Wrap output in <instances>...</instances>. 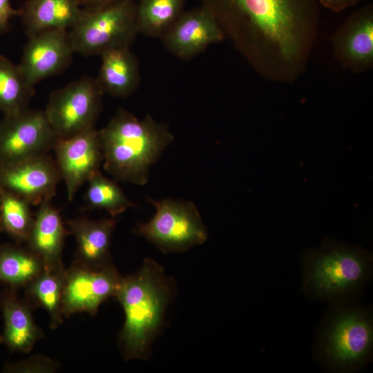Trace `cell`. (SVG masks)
I'll use <instances>...</instances> for the list:
<instances>
[{
    "label": "cell",
    "instance_id": "6da1fadb",
    "mask_svg": "<svg viewBox=\"0 0 373 373\" xmlns=\"http://www.w3.org/2000/svg\"><path fill=\"white\" fill-rule=\"evenodd\" d=\"M220 22L250 30L264 60L292 66L304 58L309 30L318 16L317 0H203Z\"/></svg>",
    "mask_w": 373,
    "mask_h": 373
},
{
    "label": "cell",
    "instance_id": "7a4b0ae2",
    "mask_svg": "<svg viewBox=\"0 0 373 373\" xmlns=\"http://www.w3.org/2000/svg\"><path fill=\"white\" fill-rule=\"evenodd\" d=\"M104 168L119 182L147 183L151 166L173 142L168 125L147 115L139 119L119 108L99 131Z\"/></svg>",
    "mask_w": 373,
    "mask_h": 373
},
{
    "label": "cell",
    "instance_id": "3957f363",
    "mask_svg": "<svg viewBox=\"0 0 373 373\" xmlns=\"http://www.w3.org/2000/svg\"><path fill=\"white\" fill-rule=\"evenodd\" d=\"M172 291L163 268L153 259H145L136 274L120 278L115 297L125 316L119 339L126 359L149 356Z\"/></svg>",
    "mask_w": 373,
    "mask_h": 373
},
{
    "label": "cell",
    "instance_id": "277c9868",
    "mask_svg": "<svg viewBox=\"0 0 373 373\" xmlns=\"http://www.w3.org/2000/svg\"><path fill=\"white\" fill-rule=\"evenodd\" d=\"M136 8L133 0L82 8L77 21L68 32L74 52L88 56L129 47L138 32Z\"/></svg>",
    "mask_w": 373,
    "mask_h": 373
},
{
    "label": "cell",
    "instance_id": "5b68a950",
    "mask_svg": "<svg viewBox=\"0 0 373 373\" xmlns=\"http://www.w3.org/2000/svg\"><path fill=\"white\" fill-rule=\"evenodd\" d=\"M369 255L359 248L332 240L309 254L306 282L315 295L332 297L349 292L365 278Z\"/></svg>",
    "mask_w": 373,
    "mask_h": 373
},
{
    "label": "cell",
    "instance_id": "8992f818",
    "mask_svg": "<svg viewBox=\"0 0 373 373\" xmlns=\"http://www.w3.org/2000/svg\"><path fill=\"white\" fill-rule=\"evenodd\" d=\"M148 199L155 213L149 222L138 223L135 232L162 252H183L207 240V229L193 202Z\"/></svg>",
    "mask_w": 373,
    "mask_h": 373
},
{
    "label": "cell",
    "instance_id": "52a82bcc",
    "mask_svg": "<svg viewBox=\"0 0 373 373\" xmlns=\"http://www.w3.org/2000/svg\"><path fill=\"white\" fill-rule=\"evenodd\" d=\"M103 93L97 79L88 77L52 92L44 111L57 138H68L95 127Z\"/></svg>",
    "mask_w": 373,
    "mask_h": 373
},
{
    "label": "cell",
    "instance_id": "ba28073f",
    "mask_svg": "<svg viewBox=\"0 0 373 373\" xmlns=\"http://www.w3.org/2000/svg\"><path fill=\"white\" fill-rule=\"evenodd\" d=\"M57 137L44 111L26 108L0 122V166L48 154Z\"/></svg>",
    "mask_w": 373,
    "mask_h": 373
},
{
    "label": "cell",
    "instance_id": "9c48e42d",
    "mask_svg": "<svg viewBox=\"0 0 373 373\" xmlns=\"http://www.w3.org/2000/svg\"><path fill=\"white\" fill-rule=\"evenodd\" d=\"M373 328L370 316L359 309L336 314L324 332L323 350L327 361L343 370L363 363L372 348Z\"/></svg>",
    "mask_w": 373,
    "mask_h": 373
},
{
    "label": "cell",
    "instance_id": "30bf717a",
    "mask_svg": "<svg viewBox=\"0 0 373 373\" xmlns=\"http://www.w3.org/2000/svg\"><path fill=\"white\" fill-rule=\"evenodd\" d=\"M120 278L113 264L93 269L74 260L66 269L61 299L64 317L79 312L96 314L102 303L115 297Z\"/></svg>",
    "mask_w": 373,
    "mask_h": 373
},
{
    "label": "cell",
    "instance_id": "8fae6325",
    "mask_svg": "<svg viewBox=\"0 0 373 373\" xmlns=\"http://www.w3.org/2000/svg\"><path fill=\"white\" fill-rule=\"evenodd\" d=\"M61 180L55 160L49 154L0 166V186L31 206L51 201Z\"/></svg>",
    "mask_w": 373,
    "mask_h": 373
},
{
    "label": "cell",
    "instance_id": "7c38bea8",
    "mask_svg": "<svg viewBox=\"0 0 373 373\" xmlns=\"http://www.w3.org/2000/svg\"><path fill=\"white\" fill-rule=\"evenodd\" d=\"M52 151L71 202L103 162L99 131L93 127L68 138L57 139Z\"/></svg>",
    "mask_w": 373,
    "mask_h": 373
},
{
    "label": "cell",
    "instance_id": "4fadbf2b",
    "mask_svg": "<svg viewBox=\"0 0 373 373\" xmlns=\"http://www.w3.org/2000/svg\"><path fill=\"white\" fill-rule=\"evenodd\" d=\"M29 38L18 66L26 82L34 87L64 69L74 51L67 30H48Z\"/></svg>",
    "mask_w": 373,
    "mask_h": 373
},
{
    "label": "cell",
    "instance_id": "5bb4252c",
    "mask_svg": "<svg viewBox=\"0 0 373 373\" xmlns=\"http://www.w3.org/2000/svg\"><path fill=\"white\" fill-rule=\"evenodd\" d=\"M162 37L169 50L187 59L221 41L224 33L214 15L202 6L183 12Z\"/></svg>",
    "mask_w": 373,
    "mask_h": 373
},
{
    "label": "cell",
    "instance_id": "9a60e30c",
    "mask_svg": "<svg viewBox=\"0 0 373 373\" xmlns=\"http://www.w3.org/2000/svg\"><path fill=\"white\" fill-rule=\"evenodd\" d=\"M334 45L337 58L356 70L370 67L373 61V12L371 6L354 12L336 32Z\"/></svg>",
    "mask_w": 373,
    "mask_h": 373
},
{
    "label": "cell",
    "instance_id": "2e32d148",
    "mask_svg": "<svg viewBox=\"0 0 373 373\" xmlns=\"http://www.w3.org/2000/svg\"><path fill=\"white\" fill-rule=\"evenodd\" d=\"M115 226L114 217L90 220L79 216L68 220L66 227L77 244L75 260L93 269L113 264L111 244Z\"/></svg>",
    "mask_w": 373,
    "mask_h": 373
},
{
    "label": "cell",
    "instance_id": "e0dca14e",
    "mask_svg": "<svg viewBox=\"0 0 373 373\" xmlns=\"http://www.w3.org/2000/svg\"><path fill=\"white\" fill-rule=\"evenodd\" d=\"M68 234L59 211L51 201H47L39 206L26 244L40 258L45 268L59 269L64 267L62 253Z\"/></svg>",
    "mask_w": 373,
    "mask_h": 373
},
{
    "label": "cell",
    "instance_id": "ac0fdd59",
    "mask_svg": "<svg viewBox=\"0 0 373 373\" xmlns=\"http://www.w3.org/2000/svg\"><path fill=\"white\" fill-rule=\"evenodd\" d=\"M0 307L3 318L1 341L12 351L30 352L43 333L34 321L29 303L8 289L0 295Z\"/></svg>",
    "mask_w": 373,
    "mask_h": 373
},
{
    "label": "cell",
    "instance_id": "d6986e66",
    "mask_svg": "<svg viewBox=\"0 0 373 373\" xmlns=\"http://www.w3.org/2000/svg\"><path fill=\"white\" fill-rule=\"evenodd\" d=\"M82 11L77 0H28L20 16L30 37L48 30L70 29Z\"/></svg>",
    "mask_w": 373,
    "mask_h": 373
},
{
    "label": "cell",
    "instance_id": "ffe728a7",
    "mask_svg": "<svg viewBox=\"0 0 373 373\" xmlns=\"http://www.w3.org/2000/svg\"><path fill=\"white\" fill-rule=\"evenodd\" d=\"M101 56L97 79L103 92L119 97L131 94L140 82V72L137 59L129 47L114 48Z\"/></svg>",
    "mask_w": 373,
    "mask_h": 373
},
{
    "label": "cell",
    "instance_id": "44dd1931",
    "mask_svg": "<svg viewBox=\"0 0 373 373\" xmlns=\"http://www.w3.org/2000/svg\"><path fill=\"white\" fill-rule=\"evenodd\" d=\"M39 256L18 243L0 245V284L17 291L26 288L44 269Z\"/></svg>",
    "mask_w": 373,
    "mask_h": 373
},
{
    "label": "cell",
    "instance_id": "7402d4cb",
    "mask_svg": "<svg viewBox=\"0 0 373 373\" xmlns=\"http://www.w3.org/2000/svg\"><path fill=\"white\" fill-rule=\"evenodd\" d=\"M66 269L44 268L26 288L28 298L45 309L50 317V327L56 329L64 321L61 310L62 293Z\"/></svg>",
    "mask_w": 373,
    "mask_h": 373
},
{
    "label": "cell",
    "instance_id": "603a6c76",
    "mask_svg": "<svg viewBox=\"0 0 373 373\" xmlns=\"http://www.w3.org/2000/svg\"><path fill=\"white\" fill-rule=\"evenodd\" d=\"M186 0H139L136 20L138 32L162 37L180 15Z\"/></svg>",
    "mask_w": 373,
    "mask_h": 373
},
{
    "label": "cell",
    "instance_id": "cb8c5ba5",
    "mask_svg": "<svg viewBox=\"0 0 373 373\" xmlns=\"http://www.w3.org/2000/svg\"><path fill=\"white\" fill-rule=\"evenodd\" d=\"M34 94L18 65L0 55V111L3 115L19 113L28 107Z\"/></svg>",
    "mask_w": 373,
    "mask_h": 373
},
{
    "label": "cell",
    "instance_id": "d4e9b609",
    "mask_svg": "<svg viewBox=\"0 0 373 373\" xmlns=\"http://www.w3.org/2000/svg\"><path fill=\"white\" fill-rule=\"evenodd\" d=\"M34 217L27 201L0 186L1 232L7 233L16 243H26Z\"/></svg>",
    "mask_w": 373,
    "mask_h": 373
},
{
    "label": "cell",
    "instance_id": "484cf974",
    "mask_svg": "<svg viewBox=\"0 0 373 373\" xmlns=\"http://www.w3.org/2000/svg\"><path fill=\"white\" fill-rule=\"evenodd\" d=\"M87 182L85 199L90 208L105 210L115 218L135 206L117 182L104 176L99 170Z\"/></svg>",
    "mask_w": 373,
    "mask_h": 373
},
{
    "label": "cell",
    "instance_id": "4316f807",
    "mask_svg": "<svg viewBox=\"0 0 373 373\" xmlns=\"http://www.w3.org/2000/svg\"><path fill=\"white\" fill-rule=\"evenodd\" d=\"M58 368V363L43 356H37L16 364L7 365L5 370L12 372H52Z\"/></svg>",
    "mask_w": 373,
    "mask_h": 373
},
{
    "label": "cell",
    "instance_id": "83f0119b",
    "mask_svg": "<svg viewBox=\"0 0 373 373\" xmlns=\"http://www.w3.org/2000/svg\"><path fill=\"white\" fill-rule=\"evenodd\" d=\"M18 15H21V9H14L10 0H0V32L6 30L10 19Z\"/></svg>",
    "mask_w": 373,
    "mask_h": 373
},
{
    "label": "cell",
    "instance_id": "f1b7e54d",
    "mask_svg": "<svg viewBox=\"0 0 373 373\" xmlns=\"http://www.w3.org/2000/svg\"><path fill=\"white\" fill-rule=\"evenodd\" d=\"M360 0H318L324 7L334 12H340L356 5Z\"/></svg>",
    "mask_w": 373,
    "mask_h": 373
},
{
    "label": "cell",
    "instance_id": "f546056e",
    "mask_svg": "<svg viewBox=\"0 0 373 373\" xmlns=\"http://www.w3.org/2000/svg\"><path fill=\"white\" fill-rule=\"evenodd\" d=\"M82 8L102 6L119 0H77Z\"/></svg>",
    "mask_w": 373,
    "mask_h": 373
}]
</instances>
